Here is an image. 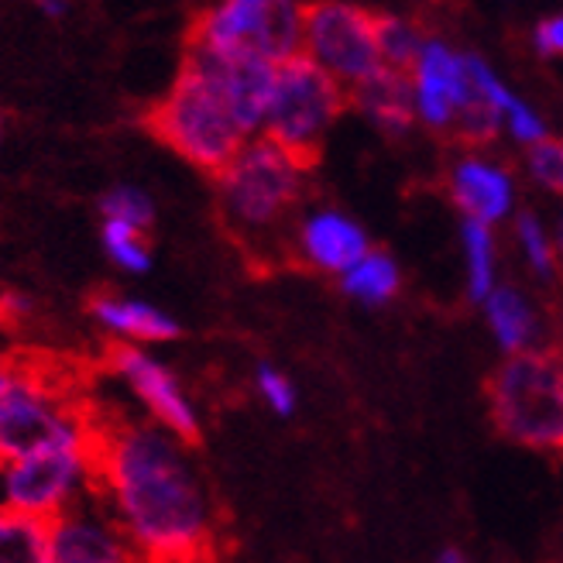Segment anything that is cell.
Returning <instances> with one entry per match:
<instances>
[{"mask_svg": "<svg viewBox=\"0 0 563 563\" xmlns=\"http://www.w3.org/2000/svg\"><path fill=\"white\" fill-rule=\"evenodd\" d=\"M100 244H103V255L110 258V265H114V268H121L128 275L152 272V247H148V238L141 234V231L124 228V223L103 220Z\"/></svg>", "mask_w": 563, "mask_h": 563, "instance_id": "22", "label": "cell"}, {"mask_svg": "<svg viewBox=\"0 0 563 563\" xmlns=\"http://www.w3.org/2000/svg\"><path fill=\"white\" fill-rule=\"evenodd\" d=\"M0 134H4V118H0Z\"/></svg>", "mask_w": 563, "mask_h": 563, "instance_id": "32", "label": "cell"}, {"mask_svg": "<svg viewBox=\"0 0 563 563\" xmlns=\"http://www.w3.org/2000/svg\"><path fill=\"white\" fill-rule=\"evenodd\" d=\"M35 299L21 292V289H4L0 292V323L4 327H21L27 317H32Z\"/></svg>", "mask_w": 563, "mask_h": 563, "instance_id": "27", "label": "cell"}, {"mask_svg": "<svg viewBox=\"0 0 563 563\" xmlns=\"http://www.w3.org/2000/svg\"><path fill=\"white\" fill-rule=\"evenodd\" d=\"M97 492V422L35 454L0 464V509L55 522Z\"/></svg>", "mask_w": 563, "mask_h": 563, "instance_id": "4", "label": "cell"}, {"mask_svg": "<svg viewBox=\"0 0 563 563\" xmlns=\"http://www.w3.org/2000/svg\"><path fill=\"white\" fill-rule=\"evenodd\" d=\"M100 217L110 220V223H124V228H134V231L145 234L155 223V200L141 186L118 183V186H110L100 196Z\"/></svg>", "mask_w": 563, "mask_h": 563, "instance_id": "21", "label": "cell"}, {"mask_svg": "<svg viewBox=\"0 0 563 563\" xmlns=\"http://www.w3.org/2000/svg\"><path fill=\"white\" fill-rule=\"evenodd\" d=\"M437 563H467V556H464V553H457V550H443Z\"/></svg>", "mask_w": 563, "mask_h": 563, "instance_id": "31", "label": "cell"}, {"mask_svg": "<svg viewBox=\"0 0 563 563\" xmlns=\"http://www.w3.org/2000/svg\"><path fill=\"white\" fill-rule=\"evenodd\" d=\"M347 97L364 118H372L388 134H406L416 121V93H412V79L406 73L382 66L375 76L357 82Z\"/></svg>", "mask_w": 563, "mask_h": 563, "instance_id": "16", "label": "cell"}, {"mask_svg": "<svg viewBox=\"0 0 563 563\" xmlns=\"http://www.w3.org/2000/svg\"><path fill=\"white\" fill-rule=\"evenodd\" d=\"M309 168L268 137L247 145L217 173V203L228 231L251 251L286 247L299 228V207Z\"/></svg>", "mask_w": 563, "mask_h": 563, "instance_id": "2", "label": "cell"}, {"mask_svg": "<svg viewBox=\"0 0 563 563\" xmlns=\"http://www.w3.org/2000/svg\"><path fill=\"white\" fill-rule=\"evenodd\" d=\"M553 251H556V265L563 268V213L556 220V234H553Z\"/></svg>", "mask_w": 563, "mask_h": 563, "instance_id": "30", "label": "cell"}, {"mask_svg": "<svg viewBox=\"0 0 563 563\" xmlns=\"http://www.w3.org/2000/svg\"><path fill=\"white\" fill-rule=\"evenodd\" d=\"M302 55L313 59L351 93L357 82L382 69L378 18L354 4H313L306 8Z\"/></svg>", "mask_w": 563, "mask_h": 563, "instance_id": "9", "label": "cell"}, {"mask_svg": "<svg viewBox=\"0 0 563 563\" xmlns=\"http://www.w3.org/2000/svg\"><path fill=\"white\" fill-rule=\"evenodd\" d=\"M87 313L103 333L118 336V344L148 347V344L176 341L183 333V327L173 313H165L162 306H155L148 299H134V296L97 292L87 302Z\"/></svg>", "mask_w": 563, "mask_h": 563, "instance_id": "14", "label": "cell"}, {"mask_svg": "<svg viewBox=\"0 0 563 563\" xmlns=\"http://www.w3.org/2000/svg\"><path fill=\"white\" fill-rule=\"evenodd\" d=\"M347 103L351 97L341 82L327 76L313 59L296 55L275 73V90L262 137H268L282 152H289L306 168H313L327 131L344 114Z\"/></svg>", "mask_w": 563, "mask_h": 563, "instance_id": "6", "label": "cell"}, {"mask_svg": "<svg viewBox=\"0 0 563 563\" xmlns=\"http://www.w3.org/2000/svg\"><path fill=\"white\" fill-rule=\"evenodd\" d=\"M516 231H519V244L526 251V258L529 265L537 268L540 275H553L556 272V251L547 238V231L540 228V220L532 217V213H522L516 220Z\"/></svg>", "mask_w": 563, "mask_h": 563, "instance_id": "24", "label": "cell"}, {"mask_svg": "<svg viewBox=\"0 0 563 563\" xmlns=\"http://www.w3.org/2000/svg\"><path fill=\"white\" fill-rule=\"evenodd\" d=\"M107 368L128 385V391L141 406H145L155 427L168 430L189 446L200 440V412H196L183 382L173 375V368H168L162 357H155L148 347L114 344L107 351Z\"/></svg>", "mask_w": 563, "mask_h": 563, "instance_id": "10", "label": "cell"}, {"mask_svg": "<svg viewBox=\"0 0 563 563\" xmlns=\"http://www.w3.org/2000/svg\"><path fill=\"white\" fill-rule=\"evenodd\" d=\"M537 48L543 55H563V14L537 24Z\"/></svg>", "mask_w": 563, "mask_h": 563, "instance_id": "28", "label": "cell"}, {"mask_svg": "<svg viewBox=\"0 0 563 563\" xmlns=\"http://www.w3.org/2000/svg\"><path fill=\"white\" fill-rule=\"evenodd\" d=\"M302 32L306 8L289 0H223L192 21L186 48L282 66L302 55Z\"/></svg>", "mask_w": 563, "mask_h": 563, "instance_id": "7", "label": "cell"}, {"mask_svg": "<svg viewBox=\"0 0 563 563\" xmlns=\"http://www.w3.org/2000/svg\"><path fill=\"white\" fill-rule=\"evenodd\" d=\"M292 251L309 268L344 275L368 255V241H364V231L357 223L347 220L344 213L317 210L299 220Z\"/></svg>", "mask_w": 563, "mask_h": 563, "instance_id": "13", "label": "cell"}, {"mask_svg": "<svg viewBox=\"0 0 563 563\" xmlns=\"http://www.w3.org/2000/svg\"><path fill=\"white\" fill-rule=\"evenodd\" d=\"M341 286L361 302H385L399 289V268L382 251H368L351 272L341 275Z\"/></svg>", "mask_w": 563, "mask_h": 563, "instance_id": "18", "label": "cell"}, {"mask_svg": "<svg viewBox=\"0 0 563 563\" xmlns=\"http://www.w3.org/2000/svg\"><path fill=\"white\" fill-rule=\"evenodd\" d=\"M450 192L467 220L492 223L512 210V179L488 158H461L450 168Z\"/></svg>", "mask_w": 563, "mask_h": 563, "instance_id": "15", "label": "cell"}, {"mask_svg": "<svg viewBox=\"0 0 563 563\" xmlns=\"http://www.w3.org/2000/svg\"><path fill=\"white\" fill-rule=\"evenodd\" d=\"M97 495L145 563H203L213 509L189 443L155 422H97Z\"/></svg>", "mask_w": 563, "mask_h": 563, "instance_id": "1", "label": "cell"}, {"mask_svg": "<svg viewBox=\"0 0 563 563\" xmlns=\"http://www.w3.org/2000/svg\"><path fill=\"white\" fill-rule=\"evenodd\" d=\"M186 59H192L196 66H203L210 73L220 93L228 97L244 134L262 137L278 66L262 63V59H247V55H210V52H196V48H186Z\"/></svg>", "mask_w": 563, "mask_h": 563, "instance_id": "12", "label": "cell"}, {"mask_svg": "<svg viewBox=\"0 0 563 563\" xmlns=\"http://www.w3.org/2000/svg\"><path fill=\"white\" fill-rule=\"evenodd\" d=\"M0 563H45V522L0 509Z\"/></svg>", "mask_w": 563, "mask_h": 563, "instance_id": "20", "label": "cell"}, {"mask_svg": "<svg viewBox=\"0 0 563 563\" xmlns=\"http://www.w3.org/2000/svg\"><path fill=\"white\" fill-rule=\"evenodd\" d=\"M422 48H427V38H422V32L412 21L396 18V14L378 18V55L385 69H396V73L416 69Z\"/></svg>", "mask_w": 563, "mask_h": 563, "instance_id": "19", "label": "cell"}, {"mask_svg": "<svg viewBox=\"0 0 563 563\" xmlns=\"http://www.w3.org/2000/svg\"><path fill=\"white\" fill-rule=\"evenodd\" d=\"M526 165H529V173L537 176V183H543L547 189L563 196V141L543 137L540 145L529 148Z\"/></svg>", "mask_w": 563, "mask_h": 563, "instance_id": "25", "label": "cell"}, {"mask_svg": "<svg viewBox=\"0 0 563 563\" xmlns=\"http://www.w3.org/2000/svg\"><path fill=\"white\" fill-rule=\"evenodd\" d=\"M145 128L189 165L213 176L251 141L238 124L228 97L192 59H183L168 93L148 107Z\"/></svg>", "mask_w": 563, "mask_h": 563, "instance_id": "3", "label": "cell"}, {"mask_svg": "<svg viewBox=\"0 0 563 563\" xmlns=\"http://www.w3.org/2000/svg\"><path fill=\"white\" fill-rule=\"evenodd\" d=\"M495 427L529 450H563V354H512L488 382Z\"/></svg>", "mask_w": 563, "mask_h": 563, "instance_id": "5", "label": "cell"}, {"mask_svg": "<svg viewBox=\"0 0 563 563\" xmlns=\"http://www.w3.org/2000/svg\"><path fill=\"white\" fill-rule=\"evenodd\" d=\"M87 427H93L87 412L66 402L59 388L48 385L35 368L21 364L18 382L0 399V464L35 454V450L66 440Z\"/></svg>", "mask_w": 563, "mask_h": 563, "instance_id": "8", "label": "cell"}, {"mask_svg": "<svg viewBox=\"0 0 563 563\" xmlns=\"http://www.w3.org/2000/svg\"><path fill=\"white\" fill-rule=\"evenodd\" d=\"M38 11H42L45 18H66V14H69V4H66V0H42Z\"/></svg>", "mask_w": 563, "mask_h": 563, "instance_id": "29", "label": "cell"}, {"mask_svg": "<svg viewBox=\"0 0 563 563\" xmlns=\"http://www.w3.org/2000/svg\"><path fill=\"white\" fill-rule=\"evenodd\" d=\"M45 563H145L93 492L45 526Z\"/></svg>", "mask_w": 563, "mask_h": 563, "instance_id": "11", "label": "cell"}, {"mask_svg": "<svg viewBox=\"0 0 563 563\" xmlns=\"http://www.w3.org/2000/svg\"><path fill=\"white\" fill-rule=\"evenodd\" d=\"M255 385H258V396L268 402V409L275 416H292L296 412V388L278 368H272V364H262L258 375H255Z\"/></svg>", "mask_w": 563, "mask_h": 563, "instance_id": "26", "label": "cell"}, {"mask_svg": "<svg viewBox=\"0 0 563 563\" xmlns=\"http://www.w3.org/2000/svg\"><path fill=\"white\" fill-rule=\"evenodd\" d=\"M485 309H488V323L498 336V344L509 354H526L529 341H532V330H537L529 302L516 289L505 286L485 299Z\"/></svg>", "mask_w": 563, "mask_h": 563, "instance_id": "17", "label": "cell"}, {"mask_svg": "<svg viewBox=\"0 0 563 563\" xmlns=\"http://www.w3.org/2000/svg\"><path fill=\"white\" fill-rule=\"evenodd\" d=\"M464 251H467V272H471V296L488 299L495 292V241L488 223L464 220Z\"/></svg>", "mask_w": 563, "mask_h": 563, "instance_id": "23", "label": "cell"}]
</instances>
